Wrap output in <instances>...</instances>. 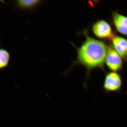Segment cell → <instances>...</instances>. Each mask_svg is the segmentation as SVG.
<instances>
[{"mask_svg":"<svg viewBox=\"0 0 127 127\" xmlns=\"http://www.w3.org/2000/svg\"><path fill=\"white\" fill-rule=\"evenodd\" d=\"M86 38L81 45L76 47L77 56L73 65L79 64L87 68V77L91 71L97 68L103 70L108 47L102 41L89 36L84 32Z\"/></svg>","mask_w":127,"mask_h":127,"instance_id":"cell-1","label":"cell"},{"mask_svg":"<svg viewBox=\"0 0 127 127\" xmlns=\"http://www.w3.org/2000/svg\"><path fill=\"white\" fill-rule=\"evenodd\" d=\"M122 87V79L119 74L113 71L107 73L102 85L103 90L105 93H120Z\"/></svg>","mask_w":127,"mask_h":127,"instance_id":"cell-2","label":"cell"},{"mask_svg":"<svg viewBox=\"0 0 127 127\" xmlns=\"http://www.w3.org/2000/svg\"><path fill=\"white\" fill-rule=\"evenodd\" d=\"M105 63L108 68L113 72L119 71L123 68L122 58L111 46L108 47Z\"/></svg>","mask_w":127,"mask_h":127,"instance_id":"cell-3","label":"cell"},{"mask_svg":"<svg viewBox=\"0 0 127 127\" xmlns=\"http://www.w3.org/2000/svg\"><path fill=\"white\" fill-rule=\"evenodd\" d=\"M92 31L94 35L100 39L112 40L115 36L111 26L103 20L95 22L93 26Z\"/></svg>","mask_w":127,"mask_h":127,"instance_id":"cell-4","label":"cell"},{"mask_svg":"<svg viewBox=\"0 0 127 127\" xmlns=\"http://www.w3.org/2000/svg\"><path fill=\"white\" fill-rule=\"evenodd\" d=\"M113 46L122 58L127 62V40L122 37L115 36L112 40Z\"/></svg>","mask_w":127,"mask_h":127,"instance_id":"cell-5","label":"cell"},{"mask_svg":"<svg viewBox=\"0 0 127 127\" xmlns=\"http://www.w3.org/2000/svg\"><path fill=\"white\" fill-rule=\"evenodd\" d=\"M112 20L117 31L127 36V17L119 14L118 12H114L112 14Z\"/></svg>","mask_w":127,"mask_h":127,"instance_id":"cell-6","label":"cell"},{"mask_svg":"<svg viewBox=\"0 0 127 127\" xmlns=\"http://www.w3.org/2000/svg\"><path fill=\"white\" fill-rule=\"evenodd\" d=\"M39 0H19L15 4L18 8L23 10H32L36 8L41 3Z\"/></svg>","mask_w":127,"mask_h":127,"instance_id":"cell-7","label":"cell"},{"mask_svg":"<svg viewBox=\"0 0 127 127\" xmlns=\"http://www.w3.org/2000/svg\"><path fill=\"white\" fill-rule=\"evenodd\" d=\"M10 58V56L8 51L3 48L0 50V69H3L7 67Z\"/></svg>","mask_w":127,"mask_h":127,"instance_id":"cell-8","label":"cell"}]
</instances>
